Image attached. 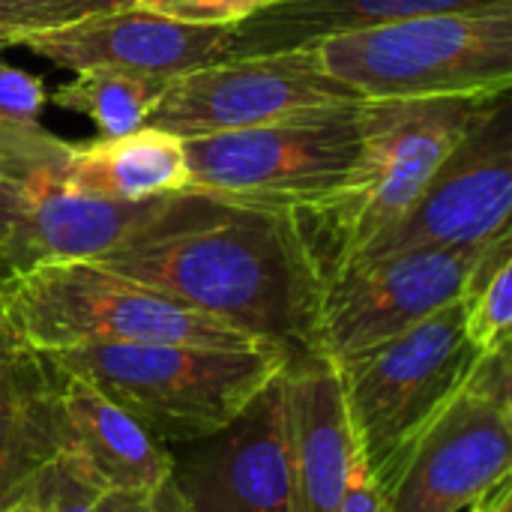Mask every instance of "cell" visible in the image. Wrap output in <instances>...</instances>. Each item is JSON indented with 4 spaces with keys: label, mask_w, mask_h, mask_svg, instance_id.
Here are the masks:
<instances>
[{
    "label": "cell",
    "mask_w": 512,
    "mask_h": 512,
    "mask_svg": "<svg viewBox=\"0 0 512 512\" xmlns=\"http://www.w3.org/2000/svg\"><path fill=\"white\" fill-rule=\"evenodd\" d=\"M366 102L333 78L315 48L225 57L171 81L147 126L201 138L264 126L291 114Z\"/></svg>",
    "instance_id": "30bf717a"
},
{
    "label": "cell",
    "mask_w": 512,
    "mask_h": 512,
    "mask_svg": "<svg viewBox=\"0 0 512 512\" xmlns=\"http://www.w3.org/2000/svg\"><path fill=\"white\" fill-rule=\"evenodd\" d=\"M45 357L162 444H195L222 432L288 363L276 348L198 345H81Z\"/></svg>",
    "instance_id": "3957f363"
},
{
    "label": "cell",
    "mask_w": 512,
    "mask_h": 512,
    "mask_svg": "<svg viewBox=\"0 0 512 512\" xmlns=\"http://www.w3.org/2000/svg\"><path fill=\"white\" fill-rule=\"evenodd\" d=\"M60 375L63 456L102 495H150L174 471V456L138 420L81 378Z\"/></svg>",
    "instance_id": "2e32d148"
},
{
    "label": "cell",
    "mask_w": 512,
    "mask_h": 512,
    "mask_svg": "<svg viewBox=\"0 0 512 512\" xmlns=\"http://www.w3.org/2000/svg\"><path fill=\"white\" fill-rule=\"evenodd\" d=\"M360 99H444L512 90V6L432 12L312 45Z\"/></svg>",
    "instance_id": "5b68a950"
},
{
    "label": "cell",
    "mask_w": 512,
    "mask_h": 512,
    "mask_svg": "<svg viewBox=\"0 0 512 512\" xmlns=\"http://www.w3.org/2000/svg\"><path fill=\"white\" fill-rule=\"evenodd\" d=\"M486 246L489 240L411 249L330 273L321 300L318 351L342 363L462 300Z\"/></svg>",
    "instance_id": "8fae6325"
},
{
    "label": "cell",
    "mask_w": 512,
    "mask_h": 512,
    "mask_svg": "<svg viewBox=\"0 0 512 512\" xmlns=\"http://www.w3.org/2000/svg\"><path fill=\"white\" fill-rule=\"evenodd\" d=\"M9 336H12V324H9V321L3 318V321H0V345H3V342H6Z\"/></svg>",
    "instance_id": "f546056e"
},
{
    "label": "cell",
    "mask_w": 512,
    "mask_h": 512,
    "mask_svg": "<svg viewBox=\"0 0 512 512\" xmlns=\"http://www.w3.org/2000/svg\"><path fill=\"white\" fill-rule=\"evenodd\" d=\"M465 339L477 354H495L510 348L512 336V228L489 240L468 291Z\"/></svg>",
    "instance_id": "7402d4cb"
},
{
    "label": "cell",
    "mask_w": 512,
    "mask_h": 512,
    "mask_svg": "<svg viewBox=\"0 0 512 512\" xmlns=\"http://www.w3.org/2000/svg\"><path fill=\"white\" fill-rule=\"evenodd\" d=\"M282 393L297 512H336L357 453L339 366L321 351L294 354L282 369Z\"/></svg>",
    "instance_id": "9a60e30c"
},
{
    "label": "cell",
    "mask_w": 512,
    "mask_h": 512,
    "mask_svg": "<svg viewBox=\"0 0 512 512\" xmlns=\"http://www.w3.org/2000/svg\"><path fill=\"white\" fill-rule=\"evenodd\" d=\"M336 512H387L384 510V498L381 489L372 477V471L366 468L360 450L354 453V465H351V477H348V489L345 498Z\"/></svg>",
    "instance_id": "4316f807"
},
{
    "label": "cell",
    "mask_w": 512,
    "mask_h": 512,
    "mask_svg": "<svg viewBox=\"0 0 512 512\" xmlns=\"http://www.w3.org/2000/svg\"><path fill=\"white\" fill-rule=\"evenodd\" d=\"M9 45L27 48L60 69H117L168 75L210 66L228 57V27H201L165 18L144 6L99 15L72 27L27 33Z\"/></svg>",
    "instance_id": "5bb4252c"
},
{
    "label": "cell",
    "mask_w": 512,
    "mask_h": 512,
    "mask_svg": "<svg viewBox=\"0 0 512 512\" xmlns=\"http://www.w3.org/2000/svg\"><path fill=\"white\" fill-rule=\"evenodd\" d=\"M15 273L0 261V321L6 318V285H9V279H12Z\"/></svg>",
    "instance_id": "f1b7e54d"
},
{
    "label": "cell",
    "mask_w": 512,
    "mask_h": 512,
    "mask_svg": "<svg viewBox=\"0 0 512 512\" xmlns=\"http://www.w3.org/2000/svg\"><path fill=\"white\" fill-rule=\"evenodd\" d=\"M498 96L366 102V144L351 180L333 198L291 210L324 279L351 264L417 201L444 156Z\"/></svg>",
    "instance_id": "7a4b0ae2"
},
{
    "label": "cell",
    "mask_w": 512,
    "mask_h": 512,
    "mask_svg": "<svg viewBox=\"0 0 512 512\" xmlns=\"http://www.w3.org/2000/svg\"><path fill=\"white\" fill-rule=\"evenodd\" d=\"M60 375L12 336L0 345V512L18 507L60 456Z\"/></svg>",
    "instance_id": "e0dca14e"
},
{
    "label": "cell",
    "mask_w": 512,
    "mask_h": 512,
    "mask_svg": "<svg viewBox=\"0 0 512 512\" xmlns=\"http://www.w3.org/2000/svg\"><path fill=\"white\" fill-rule=\"evenodd\" d=\"M96 264L288 357L318 351L327 279L291 210L234 204L213 222L114 249Z\"/></svg>",
    "instance_id": "6da1fadb"
},
{
    "label": "cell",
    "mask_w": 512,
    "mask_h": 512,
    "mask_svg": "<svg viewBox=\"0 0 512 512\" xmlns=\"http://www.w3.org/2000/svg\"><path fill=\"white\" fill-rule=\"evenodd\" d=\"M66 186L78 195L120 204H141L189 189L183 138L141 126L120 138L72 144Z\"/></svg>",
    "instance_id": "d6986e66"
},
{
    "label": "cell",
    "mask_w": 512,
    "mask_h": 512,
    "mask_svg": "<svg viewBox=\"0 0 512 512\" xmlns=\"http://www.w3.org/2000/svg\"><path fill=\"white\" fill-rule=\"evenodd\" d=\"M474 512H512V492L510 486L504 483V486H498L486 501H480Z\"/></svg>",
    "instance_id": "83f0119b"
},
{
    "label": "cell",
    "mask_w": 512,
    "mask_h": 512,
    "mask_svg": "<svg viewBox=\"0 0 512 512\" xmlns=\"http://www.w3.org/2000/svg\"><path fill=\"white\" fill-rule=\"evenodd\" d=\"M135 6L141 0H0V48L27 33L60 30Z\"/></svg>",
    "instance_id": "603a6c76"
},
{
    "label": "cell",
    "mask_w": 512,
    "mask_h": 512,
    "mask_svg": "<svg viewBox=\"0 0 512 512\" xmlns=\"http://www.w3.org/2000/svg\"><path fill=\"white\" fill-rule=\"evenodd\" d=\"M189 447L171 480L192 512H297L282 372L222 432Z\"/></svg>",
    "instance_id": "4fadbf2b"
},
{
    "label": "cell",
    "mask_w": 512,
    "mask_h": 512,
    "mask_svg": "<svg viewBox=\"0 0 512 512\" xmlns=\"http://www.w3.org/2000/svg\"><path fill=\"white\" fill-rule=\"evenodd\" d=\"M102 512H192L180 489L168 477L150 495H102Z\"/></svg>",
    "instance_id": "484cf974"
},
{
    "label": "cell",
    "mask_w": 512,
    "mask_h": 512,
    "mask_svg": "<svg viewBox=\"0 0 512 512\" xmlns=\"http://www.w3.org/2000/svg\"><path fill=\"white\" fill-rule=\"evenodd\" d=\"M366 102L291 114L264 126L186 138L189 189L243 207L303 210L333 198L357 171Z\"/></svg>",
    "instance_id": "8992f818"
},
{
    "label": "cell",
    "mask_w": 512,
    "mask_h": 512,
    "mask_svg": "<svg viewBox=\"0 0 512 512\" xmlns=\"http://www.w3.org/2000/svg\"><path fill=\"white\" fill-rule=\"evenodd\" d=\"M45 102L42 78L0 57V174H66L72 144L42 126Z\"/></svg>",
    "instance_id": "ffe728a7"
},
{
    "label": "cell",
    "mask_w": 512,
    "mask_h": 512,
    "mask_svg": "<svg viewBox=\"0 0 512 512\" xmlns=\"http://www.w3.org/2000/svg\"><path fill=\"white\" fill-rule=\"evenodd\" d=\"M510 375V348L474 360L438 414L375 477L384 510H474L510 480Z\"/></svg>",
    "instance_id": "52a82bcc"
},
{
    "label": "cell",
    "mask_w": 512,
    "mask_h": 512,
    "mask_svg": "<svg viewBox=\"0 0 512 512\" xmlns=\"http://www.w3.org/2000/svg\"><path fill=\"white\" fill-rule=\"evenodd\" d=\"M9 512H15V510H9Z\"/></svg>",
    "instance_id": "4dcf8cb0"
},
{
    "label": "cell",
    "mask_w": 512,
    "mask_h": 512,
    "mask_svg": "<svg viewBox=\"0 0 512 512\" xmlns=\"http://www.w3.org/2000/svg\"><path fill=\"white\" fill-rule=\"evenodd\" d=\"M501 93L444 156L417 201L351 264L411 249L471 246L510 228L512 102ZM348 267V264H345Z\"/></svg>",
    "instance_id": "7c38bea8"
},
{
    "label": "cell",
    "mask_w": 512,
    "mask_h": 512,
    "mask_svg": "<svg viewBox=\"0 0 512 512\" xmlns=\"http://www.w3.org/2000/svg\"><path fill=\"white\" fill-rule=\"evenodd\" d=\"M174 78L138 75L117 69H81L72 81L48 93L57 108L84 114L93 120L99 138H120L147 126L153 108L165 96Z\"/></svg>",
    "instance_id": "44dd1931"
},
{
    "label": "cell",
    "mask_w": 512,
    "mask_h": 512,
    "mask_svg": "<svg viewBox=\"0 0 512 512\" xmlns=\"http://www.w3.org/2000/svg\"><path fill=\"white\" fill-rule=\"evenodd\" d=\"M276 0H141L144 9L201 27H231Z\"/></svg>",
    "instance_id": "d4e9b609"
},
{
    "label": "cell",
    "mask_w": 512,
    "mask_h": 512,
    "mask_svg": "<svg viewBox=\"0 0 512 512\" xmlns=\"http://www.w3.org/2000/svg\"><path fill=\"white\" fill-rule=\"evenodd\" d=\"M6 321L39 354L81 345L267 348L96 261L39 264L15 273L6 285Z\"/></svg>",
    "instance_id": "277c9868"
},
{
    "label": "cell",
    "mask_w": 512,
    "mask_h": 512,
    "mask_svg": "<svg viewBox=\"0 0 512 512\" xmlns=\"http://www.w3.org/2000/svg\"><path fill=\"white\" fill-rule=\"evenodd\" d=\"M66 174H0V261L12 273L60 261H96L114 249L219 219L234 204L177 192L141 204L99 201L66 186Z\"/></svg>",
    "instance_id": "ba28073f"
},
{
    "label": "cell",
    "mask_w": 512,
    "mask_h": 512,
    "mask_svg": "<svg viewBox=\"0 0 512 512\" xmlns=\"http://www.w3.org/2000/svg\"><path fill=\"white\" fill-rule=\"evenodd\" d=\"M480 354L465 339L462 300L339 366L354 444L378 477L438 414Z\"/></svg>",
    "instance_id": "9c48e42d"
},
{
    "label": "cell",
    "mask_w": 512,
    "mask_h": 512,
    "mask_svg": "<svg viewBox=\"0 0 512 512\" xmlns=\"http://www.w3.org/2000/svg\"><path fill=\"white\" fill-rule=\"evenodd\" d=\"M15 512H102V492L60 453Z\"/></svg>",
    "instance_id": "cb8c5ba5"
},
{
    "label": "cell",
    "mask_w": 512,
    "mask_h": 512,
    "mask_svg": "<svg viewBox=\"0 0 512 512\" xmlns=\"http://www.w3.org/2000/svg\"><path fill=\"white\" fill-rule=\"evenodd\" d=\"M512 0H276L228 27V57L312 48L330 36L432 12H492Z\"/></svg>",
    "instance_id": "ac0fdd59"
}]
</instances>
